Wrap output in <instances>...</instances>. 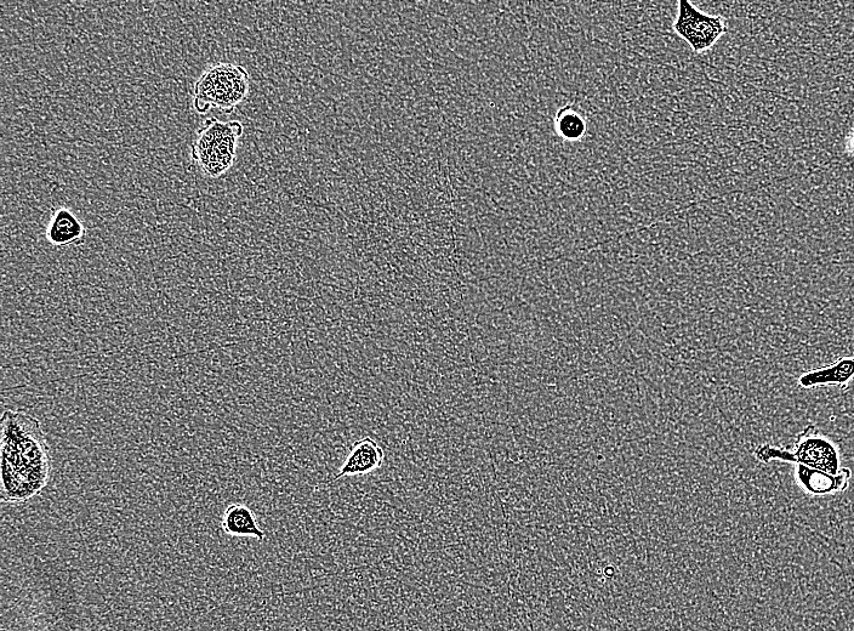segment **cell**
<instances>
[{"label":"cell","instance_id":"cell-1","mask_svg":"<svg viewBox=\"0 0 854 631\" xmlns=\"http://www.w3.org/2000/svg\"><path fill=\"white\" fill-rule=\"evenodd\" d=\"M50 473L47 435L39 420L7 409L2 417V503L17 505L39 496Z\"/></svg>","mask_w":854,"mask_h":631},{"label":"cell","instance_id":"cell-2","mask_svg":"<svg viewBox=\"0 0 854 631\" xmlns=\"http://www.w3.org/2000/svg\"><path fill=\"white\" fill-rule=\"evenodd\" d=\"M754 454L764 464H800L831 475L839 474L842 469L839 447L814 425H808L796 436L793 449L762 445L755 449Z\"/></svg>","mask_w":854,"mask_h":631},{"label":"cell","instance_id":"cell-3","mask_svg":"<svg viewBox=\"0 0 854 631\" xmlns=\"http://www.w3.org/2000/svg\"><path fill=\"white\" fill-rule=\"evenodd\" d=\"M674 31L696 54H703L715 47L725 36L728 26L725 17L704 13L690 0L677 3Z\"/></svg>","mask_w":854,"mask_h":631},{"label":"cell","instance_id":"cell-4","mask_svg":"<svg viewBox=\"0 0 854 631\" xmlns=\"http://www.w3.org/2000/svg\"><path fill=\"white\" fill-rule=\"evenodd\" d=\"M210 68L216 83L215 107L230 115L238 104L247 99L249 73L246 68L232 64H218Z\"/></svg>","mask_w":854,"mask_h":631},{"label":"cell","instance_id":"cell-5","mask_svg":"<svg viewBox=\"0 0 854 631\" xmlns=\"http://www.w3.org/2000/svg\"><path fill=\"white\" fill-rule=\"evenodd\" d=\"M385 460L384 449L372 437H363L352 445L339 473L332 479L337 481L346 476H363L378 470Z\"/></svg>","mask_w":854,"mask_h":631},{"label":"cell","instance_id":"cell-6","mask_svg":"<svg viewBox=\"0 0 854 631\" xmlns=\"http://www.w3.org/2000/svg\"><path fill=\"white\" fill-rule=\"evenodd\" d=\"M795 479L802 490L812 496H831V494L844 492L850 486L852 470L842 468L839 474L831 475L824 471L807 468V466L795 464Z\"/></svg>","mask_w":854,"mask_h":631},{"label":"cell","instance_id":"cell-7","mask_svg":"<svg viewBox=\"0 0 854 631\" xmlns=\"http://www.w3.org/2000/svg\"><path fill=\"white\" fill-rule=\"evenodd\" d=\"M85 235L87 229L83 221L68 208L54 210L45 232L50 246L55 248L79 246L84 242Z\"/></svg>","mask_w":854,"mask_h":631},{"label":"cell","instance_id":"cell-8","mask_svg":"<svg viewBox=\"0 0 854 631\" xmlns=\"http://www.w3.org/2000/svg\"><path fill=\"white\" fill-rule=\"evenodd\" d=\"M854 380V356H845L829 366L812 369L797 379L801 389L821 388V386H838L841 390L850 388Z\"/></svg>","mask_w":854,"mask_h":631},{"label":"cell","instance_id":"cell-9","mask_svg":"<svg viewBox=\"0 0 854 631\" xmlns=\"http://www.w3.org/2000/svg\"><path fill=\"white\" fill-rule=\"evenodd\" d=\"M221 528L232 537L255 538L259 542L265 539V532L261 530L254 511L246 504H230L222 515Z\"/></svg>","mask_w":854,"mask_h":631},{"label":"cell","instance_id":"cell-10","mask_svg":"<svg viewBox=\"0 0 854 631\" xmlns=\"http://www.w3.org/2000/svg\"><path fill=\"white\" fill-rule=\"evenodd\" d=\"M554 128L563 141L579 142L588 134V117L582 108L569 104L557 110Z\"/></svg>","mask_w":854,"mask_h":631}]
</instances>
